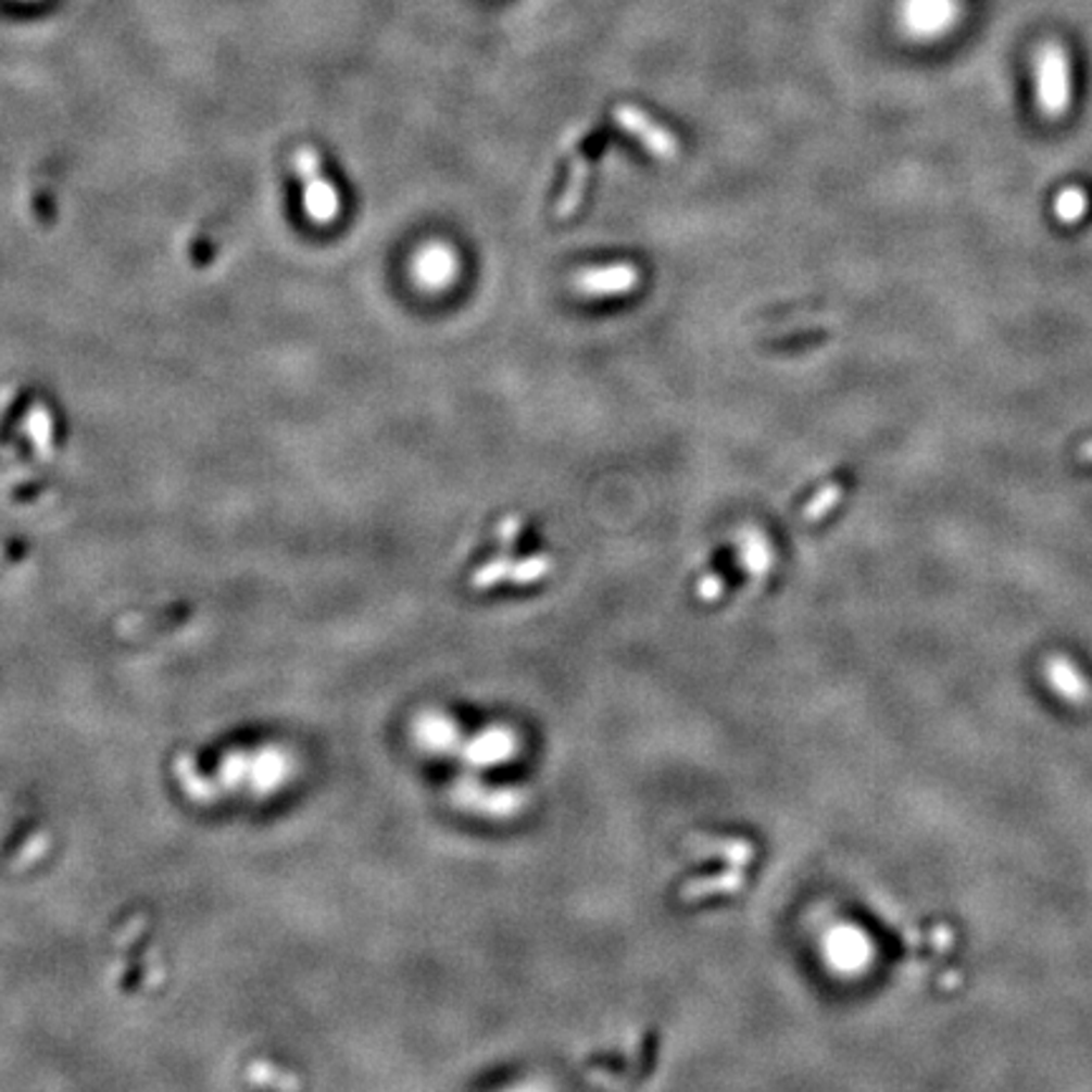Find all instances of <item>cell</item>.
Here are the masks:
<instances>
[{
	"label": "cell",
	"instance_id": "1",
	"mask_svg": "<svg viewBox=\"0 0 1092 1092\" xmlns=\"http://www.w3.org/2000/svg\"><path fill=\"white\" fill-rule=\"evenodd\" d=\"M1034 89L1037 106L1044 117H1063L1070 106L1072 81H1070V57L1065 46L1055 41L1042 43L1034 53Z\"/></svg>",
	"mask_w": 1092,
	"mask_h": 1092
},
{
	"label": "cell",
	"instance_id": "6",
	"mask_svg": "<svg viewBox=\"0 0 1092 1092\" xmlns=\"http://www.w3.org/2000/svg\"><path fill=\"white\" fill-rule=\"evenodd\" d=\"M1090 198L1088 192L1078 188V185H1070V188H1063L1055 198V218L1065 226H1075L1088 215Z\"/></svg>",
	"mask_w": 1092,
	"mask_h": 1092
},
{
	"label": "cell",
	"instance_id": "2",
	"mask_svg": "<svg viewBox=\"0 0 1092 1092\" xmlns=\"http://www.w3.org/2000/svg\"><path fill=\"white\" fill-rule=\"evenodd\" d=\"M901 26L905 34L920 41L941 38L954 30L962 21V0H903L901 3Z\"/></svg>",
	"mask_w": 1092,
	"mask_h": 1092
},
{
	"label": "cell",
	"instance_id": "5",
	"mask_svg": "<svg viewBox=\"0 0 1092 1092\" xmlns=\"http://www.w3.org/2000/svg\"><path fill=\"white\" fill-rule=\"evenodd\" d=\"M1047 678L1052 688L1067 701H1080L1082 695H1085V680H1082L1080 670L1075 668L1072 663L1052 661L1047 668Z\"/></svg>",
	"mask_w": 1092,
	"mask_h": 1092
},
{
	"label": "cell",
	"instance_id": "7",
	"mask_svg": "<svg viewBox=\"0 0 1092 1092\" xmlns=\"http://www.w3.org/2000/svg\"><path fill=\"white\" fill-rule=\"evenodd\" d=\"M1080 459L1082 461H1092V440H1088V443L1080 448Z\"/></svg>",
	"mask_w": 1092,
	"mask_h": 1092
},
{
	"label": "cell",
	"instance_id": "4",
	"mask_svg": "<svg viewBox=\"0 0 1092 1092\" xmlns=\"http://www.w3.org/2000/svg\"><path fill=\"white\" fill-rule=\"evenodd\" d=\"M579 286L585 291L592 293H615V291H627L632 289L635 281H638V271L630 266H615L607 271H592V274H585L579 278Z\"/></svg>",
	"mask_w": 1092,
	"mask_h": 1092
},
{
	"label": "cell",
	"instance_id": "3",
	"mask_svg": "<svg viewBox=\"0 0 1092 1092\" xmlns=\"http://www.w3.org/2000/svg\"><path fill=\"white\" fill-rule=\"evenodd\" d=\"M615 120H617L619 127L638 137L640 142L650 147L653 154H657L661 160L676 158V152H678L676 137H673L670 131H665L663 127H657V124L650 117H645V114H642L640 110H635V106H625V104L615 106Z\"/></svg>",
	"mask_w": 1092,
	"mask_h": 1092
}]
</instances>
